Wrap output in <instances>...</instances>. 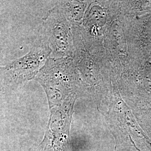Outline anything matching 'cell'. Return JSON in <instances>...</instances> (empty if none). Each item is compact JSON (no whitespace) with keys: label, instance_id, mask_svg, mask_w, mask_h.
Segmentation results:
<instances>
[{"label":"cell","instance_id":"cell-7","mask_svg":"<svg viewBox=\"0 0 151 151\" xmlns=\"http://www.w3.org/2000/svg\"><path fill=\"white\" fill-rule=\"evenodd\" d=\"M91 1H60L59 5L73 27H80Z\"/></svg>","mask_w":151,"mask_h":151},{"label":"cell","instance_id":"cell-8","mask_svg":"<svg viewBox=\"0 0 151 151\" xmlns=\"http://www.w3.org/2000/svg\"><path fill=\"white\" fill-rule=\"evenodd\" d=\"M1 2H0V5H1Z\"/></svg>","mask_w":151,"mask_h":151},{"label":"cell","instance_id":"cell-3","mask_svg":"<svg viewBox=\"0 0 151 151\" xmlns=\"http://www.w3.org/2000/svg\"><path fill=\"white\" fill-rule=\"evenodd\" d=\"M51 53L47 42L37 35L27 54L0 66V93L15 90L24 83L34 80Z\"/></svg>","mask_w":151,"mask_h":151},{"label":"cell","instance_id":"cell-6","mask_svg":"<svg viewBox=\"0 0 151 151\" xmlns=\"http://www.w3.org/2000/svg\"><path fill=\"white\" fill-rule=\"evenodd\" d=\"M120 15L118 1H91L79 27L87 39L104 43L108 28Z\"/></svg>","mask_w":151,"mask_h":151},{"label":"cell","instance_id":"cell-1","mask_svg":"<svg viewBox=\"0 0 151 151\" xmlns=\"http://www.w3.org/2000/svg\"><path fill=\"white\" fill-rule=\"evenodd\" d=\"M73 32L72 58L88 92L99 98L113 96L117 86L104 43L87 39L78 27H73Z\"/></svg>","mask_w":151,"mask_h":151},{"label":"cell","instance_id":"cell-5","mask_svg":"<svg viewBox=\"0 0 151 151\" xmlns=\"http://www.w3.org/2000/svg\"><path fill=\"white\" fill-rule=\"evenodd\" d=\"M104 46L117 86L119 81L128 75L130 68L128 44L120 17L108 28L104 38Z\"/></svg>","mask_w":151,"mask_h":151},{"label":"cell","instance_id":"cell-2","mask_svg":"<svg viewBox=\"0 0 151 151\" xmlns=\"http://www.w3.org/2000/svg\"><path fill=\"white\" fill-rule=\"evenodd\" d=\"M34 80L42 86L50 103L75 100L88 92L72 57H49Z\"/></svg>","mask_w":151,"mask_h":151},{"label":"cell","instance_id":"cell-4","mask_svg":"<svg viewBox=\"0 0 151 151\" xmlns=\"http://www.w3.org/2000/svg\"><path fill=\"white\" fill-rule=\"evenodd\" d=\"M38 35L48 44L50 57H72L75 51L73 26L57 3L44 17Z\"/></svg>","mask_w":151,"mask_h":151}]
</instances>
